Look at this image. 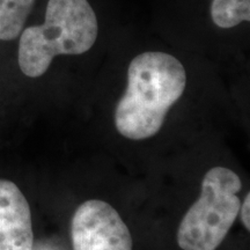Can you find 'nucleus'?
<instances>
[{"mask_svg":"<svg viewBox=\"0 0 250 250\" xmlns=\"http://www.w3.org/2000/svg\"><path fill=\"white\" fill-rule=\"evenodd\" d=\"M98 33V18L87 0H48L43 23L24 27L19 36V67L29 78L42 77L56 56L88 51Z\"/></svg>","mask_w":250,"mask_h":250,"instance_id":"obj_2","label":"nucleus"},{"mask_svg":"<svg viewBox=\"0 0 250 250\" xmlns=\"http://www.w3.org/2000/svg\"><path fill=\"white\" fill-rule=\"evenodd\" d=\"M186 85V70L174 56L148 51L134 57L127 70L126 90L115 110L118 132L132 140L154 136Z\"/></svg>","mask_w":250,"mask_h":250,"instance_id":"obj_1","label":"nucleus"},{"mask_svg":"<svg viewBox=\"0 0 250 250\" xmlns=\"http://www.w3.org/2000/svg\"><path fill=\"white\" fill-rule=\"evenodd\" d=\"M249 202H250V196L249 193L246 196V199H245V203H243V205L241 206V219H242V223H243V226L247 228V230L250 229V219H249Z\"/></svg>","mask_w":250,"mask_h":250,"instance_id":"obj_8","label":"nucleus"},{"mask_svg":"<svg viewBox=\"0 0 250 250\" xmlns=\"http://www.w3.org/2000/svg\"><path fill=\"white\" fill-rule=\"evenodd\" d=\"M73 250H132V236L108 203L89 199L78 206L71 223Z\"/></svg>","mask_w":250,"mask_h":250,"instance_id":"obj_4","label":"nucleus"},{"mask_svg":"<svg viewBox=\"0 0 250 250\" xmlns=\"http://www.w3.org/2000/svg\"><path fill=\"white\" fill-rule=\"evenodd\" d=\"M31 212L12 181L0 180V250H33Z\"/></svg>","mask_w":250,"mask_h":250,"instance_id":"obj_5","label":"nucleus"},{"mask_svg":"<svg viewBox=\"0 0 250 250\" xmlns=\"http://www.w3.org/2000/svg\"><path fill=\"white\" fill-rule=\"evenodd\" d=\"M36 0H0V41L17 40L26 27Z\"/></svg>","mask_w":250,"mask_h":250,"instance_id":"obj_6","label":"nucleus"},{"mask_svg":"<svg viewBox=\"0 0 250 250\" xmlns=\"http://www.w3.org/2000/svg\"><path fill=\"white\" fill-rule=\"evenodd\" d=\"M211 18L219 28H233L250 21V0H212Z\"/></svg>","mask_w":250,"mask_h":250,"instance_id":"obj_7","label":"nucleus"},{"mask_svg":"<svg viewBox=\"0 0 250 250\" xmlns=\"http://www.w3.org/2000/svg\"><path fill=\"white\" fill-rule=\"evenodd\" d=\"M240 177L225 167H213L202 181V191L177 230L183 250H215L235 223L241 202Z\"/></svg>","mask_w":250,"mask_h":250,"instance_id":"obj_3","label":"nucleus"}]
</instances>
